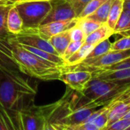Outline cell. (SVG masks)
Masks as SVG:
<instances>
[{"label":"cell","mask_w":130,"mask_h":130,"mask_svg":"<svg viewBox=\"0 0 130 130\" xmlns=\"http://www.w3.org/2000/svg\"><path fill=\"white\" fill-rule=\"evenodd\" d=\"M0 38V68H18L12 57L9 38Z\"/></svg>","instance_id":"8fae6325"},{"label":"cell","mask_w":130,"mask_h":130,"mask_svg":"<svg viewBox=\"0 0 130 130\" xmlns=\"http://www.w3.org/2000/svg\"><path fill=\"white\" fill-rule=\"evenodd\" d=\"M84 44V41H71L62 56V58L63 59V60L66 61L72 54H74L77 51H78Z\"/></svg>","instance_id":"83f0119b"},{"label":"cell","mask_w":130,"mask_h":130,"mask_svg":"<svg viewBox=\"0 0 130 130\" xmlns=\"http://www.w3.org/2000/svg\"><path fill=\"white\" fill-rule=\"evenodd\" d=\"M111 44L112 43L108 39H106L99 44H96L91 52L88 54L87 58H94V57H100L106 53H108L111 50ZM86 58V59H87Z\"/></svg>","instance_id":"7402d4cb"},{"label":"cell","mask_w":130,"mask_h":130,"mask_svg":"<svg viewBox=\"0 0 130 130\" xmlns=\"http://www.w3.org/2000/svg\"><path fill=\"white\" fill-rule=\"evenodd\" d=\"M9 2L14 3L16 2H22V1H32V0H8ZM37 1H51V0H37Z\"/></svg>","instance_id":"e575fe53"},{"label":"cell","mask_w":130,"mask_h":130,"mask_svg":"<svg viewBox=\"0 0 130 130\" xmlns=\"http://www.w3.org/2000/svg\"><path fill=\"white\" fill-rule=\"evenodd\" d=\"M107 0H91V1L85 6L81 13L79 15L78 19H82L89 16L93 13L100 6H101Z\"/></svg>","instance_id":"d4e9b609"},{"label":"cell","mask_w":130,"mask_h":130,"mask_svg":"<svg viewBox=\"0 0 130 130\" xmlns=\"http://www.w3.org/2000/svg\"><path fill=\"white\" fill-rule=\"evenodd\" d=\"M92 78V73L90 71H62L59 77V80L63 82L71 90L81 93Z\"/></svg>","instance_id":"ba28073f"},{"label":"cell","mask_w":130,"mask_h":130,"mask_svg":"<svg viewBox=\"0 0 130 130\" xmlns=\"http://www.w3.org/2000/svg\"><path fill=\"white\" fill-rule=\"evenodd\" d=\"M3 6H0V9H2V8L3 7Z\"/></svg>","instance_id":"60d3db41"},{"label":"cell","mask_w":130,"mask_h":130,"mask_svg":"<svg viewBox=\"0 0 130 130\" xmlns=\"http://www.w3.org/2000/svg\"><path fill=\"white\" fill-rule=\"evenodd\" d=\"M57 130H86L83 124L79 125H64V124H52Z\"/></svg>","instance_id":"4dcf8cb0"},{"label":"cell","mask_w":130,"mask_h":130,"mask_svg":"<svg viewBox=\"0 0 130 130\" xmlns=\"http://www.w3.org/2000/svg\"><path fill=\"white\" fill-rule=\"evenodd\" d=\"M122 100V101H124L125 103H127V104H128V105L130 106V96H128V97H126V98H125V99H123V100Z\"/></svg>","instance_id":"8d00e7d4"},{"label":"cell","mask_w":130,"mask_h":130,"mask_svg":"<svg viewBox=\"0 0 130 130\" xmlns=\"http://www.w3.org/2000/svg\"><path fill=\"white\" fill-rule=\"evenodd\" d=\"M23 22V29L38 28L51 9L50 1H22L13 3Z\"/></svg>","instance_id":"277c9868"},{"label":"cell","mask_w":130,"mask_h":130,"mask_svg":"<svg viewBox=\"0 0 130 130\" xmlns=\"http://www.w3.org/2000/svg\"><path fill=\"white\" fill-rule=\"evenodd\" d=\"M50 3L51 9L41 25L77 18L73 8L67 0H51Z\"/></svg>","instance_id":"52a82bcc"},{"label":"cell","mask_w":130,"mask_h":130,"mask_svg":"<svg viewBox=\"0 0 130 130\" xmlns=\"http://www.w3.org/2000/svg\"><path fill=\"white\" fill-rule=\"evenodd\" d=\"M94 78H99L121 84H130V68L116 71H96L92 72Z\"/></svg>","instance_id":"30bf717a"},{"label":"cell","mask_w":130,"mask_h":130,"mask_svg":"<svg viewBox=\"0 0 130 130\" xmlns=\"http://www.w3.org/2000/svg\"><path fill=\"white\" fill-rule=\"evenodd\" d=\"M36 93L18 68H0V106L9 113L33 105Z\"/></svg>","instance_id":"6da1fadb"},{"label":"cell","mask_w":130,"mask_h":130,"mask_svg":"<svg viewBox=\"0 0 130 130\" xmlns=\"http://www.w3.org/2000/svg\"><path fill=\"white\" fill-rule=\"evenodd\" d=\"M14 37L19 44L30 46L37 49H40L58 55L57 51L49 43V41L40 36V35L38 32V28L22 29L21 32L14 35Z\"/></svg>","instance_id":"8992f818"},{"label":"cell","mask_w":130,"mask_h":130,"mask_svg":"<svg viewBox=\"0 0 130 130\" xmlns=\"http://www.w3.org/2000/svg\"><path fill=\"white\" fill-rule=\"evenodd\" d=\"M10 4H12V3L9 2L8 0H0V6H7V5H10Z\"/></svg>","instance_id":"d590c367"},{"label":"cell","mask_w":130,"mask_h":130,"mask_svg":"<svg viewBox=\"0 0 130 130\" xmlns=\"http://www.w3.org/2000/svg\"><path fill=\"white\" fill-rule=\"evenodd\" d=\"M122 119H130V110L126 112V114L122 117Z\"/></svg>","instance_id":"74e56055"},{"label":"cell","mask_w":130,"mask_h":130,"mask_svg":"<svg viewBox=\"0 0 130 130\" xmlns=\"http://www.w3.org/2000/svg\"><path fill=\"white\" fill-rule=\"evenodd\" d=\"M9 114L16 130H42L46 122L41 106H36L35 104Z\"/></svg>","instance_id":"5b68a950"},{"label":"cell","mask_w":130,"mask_h":130,"mask_svg":"<svg viewBox=\"0 0 130 130\" xmlns=\"http://www.w3.org/2000/svg\"><path fill=\"white\" fill-rule=\"evenodd\" d=\"M77 24L79 25V26L82 29L85 37L87 36L88 35L91 34L92 32H93L100 25H103V24H101L98 22H96V21H94V20H93L88 17L78 19Z\"/></svg>","instance_id":"44dd1931"},{"label":"cell","mask_w":130,"mask_h":130,"mask_svg":"<svg viewBox=\"0 0 130 130\" xmlns=\"http://www.w3.org/2000/svg\"><path fill=\"white\" fill-rule=\"evenodd\" d=\"M125 130H130V125H129V126H128Z\"/></svg>","instance_id":"ab89813d"},{"label":"cell","mask_w":130,"mask_h":130,"mask_svg":"<svg viewBox=\"0 0 130 130\" xmlns=\"http://www.w3.org/2000/svg\"><path fill=\"white\" fill-rule=\"evenodd\" d=\"M128 84L93 77L80 93L82 101L85 104L93 103L106 106Z\"/></svg>","instance_id":"3957f363"},{"label":"cell","mask_w":130,"mask_h":130,"mask_svg":"<svg viewBox=\"0 0 130 130\" xmlns=\"http://www.w3.org/2000/svg\"><path fill=\"white\" fill-rule=\"evenodd\" d=\"M12 4L4 6L0 9V38H6L11 35L7 30V16L9 10Z\"/></svg>","instance_id":"603a6c76"},{"label":"cell","mask_w":130,"mask_h":130,"mask_svg":"<svg viewBox=\"0 0 130 130\" xmlns=\"http://www.w3.org/2000/svg\"><path fill=\"white\" fill-rule=\"evenodd\" d=\"M49 43L52 45L57 54L62 57L67 47L71 41L69 30L60 32L56 35L52 36L48 40Z\"/></svg>","instance_id":"9a60e30c"},{"label":"cell","mask_w":130,"mask_h":130,"mask_svg":"<svg viewBox=\"0 0 130 130\" xmlns=\"http://www.w3.org/2000/svg\"><path fill=\"white\" fill-rule=\"evenodd\" d=\"M107 106L109 108V111L108 122L106 125H109L114 122L122 119L126 112L130 110V106L120 100H112Z\"/></svg>","instance_id":"7c38bea8"},{"label":"cell","mask_w":130,"mask_h":130,"mask_svg":"<svg viewBox=\"0 0 130 130\" xmlns=\"http://www.w3.org/2000/svg\"><path fill=\"white\" fill-rule=\"evenodd\" d=\"M23 29L22 19L16 9L12 4L9 10L7 16V30L11 35H15Z\"/></svg>","instance_id":"5bb4252c"},{"label":"cell","mask_w":130,"mask_h":130,"mask_svg":"<svg viewBox=\"0 0 130 130\" xmlns=\"http://www.w3.org/2000/svg\"><path fill=\"white\" fill-rule=\"evenodd\" d=\"M42 130H57V129L53 126V125L51 123H50V122L46 121V122H45Z\"/></svg>","instance_id":"d6a6232c"},{"label":"cell","mask_w":130,"mask_h":130,"mask_svg":"<svg viewBox=\"0 0 130 130\" xmlns=\"http://www.w3.org/2000/svg\"><path fill=\"white\" fill-rule=\"evenodd\" d=\"M69 31H70V36H71L72 41H84L85 35L77 23L73 28L69 29Z\"/></svg>","instance_id":"f546056e"},{"label":"cell","mask_w":130,"mask_h":130,"mask_svg":"<svg viewBox=\"0 0 130 130\" xmlns=\"http://www.w3.org/2000/svg\"><path fill=\"white\" fill-rule=\"evenodd\" d=\"M123 8L126 9H128L130 11V0H124Z\"/></svg>","instance_id":"836d02e7"},{"label":"cell","mask_w":130,"mask_h":130,"mask_svg":"<svg viewBox=\"0 0 130 130\" xmlns=\"http://www.w3.org/2000/svg\"><path fill=\"white\" fill-rule=\"evenodd\" d=\"M122 36H123V35H130V30H128V31H125V32H122V33H121L120 34Z\"/></svg>","instance_id":"f35d334b"},{"label":"cell","mask_w":130,"mask_h":130,"mask_svg":"<svg viewBox=\"0 0 130 130\" xmlns=\"http://www.w3.org/2000/svg\"><path fill=\"white\" fill-rule=\"evenodd\" d=\"M9 41L13 60L21 73L44 81L59 80L62 73L61 67L44 60L23 48L16 41L13 35Z\"/></svg>","instance_id":"7a4b0ae2"},{"label":"cell","mask_w":130,"mask_h":130,"mask_svg":"<svg viewBox=\"0 0 130 130\" xmlns=\"http://www.w3.org/2000/svg\"><path fill=\"white\" fill-rule=\"evenodd\" d=\"M128 30H130V11L123 8L121 15L115 25L113 31L114 34L120 35Z\"/></svg>","instance_id":"ffe728a7"},{"label":"cell","mask_w":130,"mask_h":130,"mask_svg":"<svg viewBox=\"0 0 130 130\" xmlns=\"http://www.w3.org/2000/svg\"><path fill=\"white\" fill-rule=\"evenodd\" d=\"M67 1L71 4L76 15L78 18L79 15L81 13L83 9L91 0H67Z\"/></svg>","instance_id":"f1b7e54d"},{"label":"cell","mask_w":130,"mask_h":130,"mask_svg":"<svg viewBox=\"0 0 130 130\" xmlns=\"http://www.w3.org/2000/svg\"><path fill=\"white\" fill-rule=\"evenodd\" d=\"M0 130H16L11 116L7 111L1 106H0Z\"/></svg>","instance_id":"cb8c5ba5"},{"label":"cell","mask_w":130,"mask_h":130,"mask_svg":"<svg viewBox=\"0 0 130 130\" xmlns=\"http://www.w3.org/2000/svg\"><path fill=\"white\" fill-rule=\"evenodd\" d=\"M130 49V35H123L111 44L110 51H125Z\"/></svg>","instance_id":"484cf974"},{"label":"cell","mask_w":130,"mask_h":130,"mask_svg":"<svg viewBox=\"0 0 130 130\" xmlns=\"http://www.w3.org/2000/svg\"><path fill=\"white\" fill-rule=\"evenodd\" d=\"M123 3L124 0H113L112 1L108 19L106 23L112 30L114 29V27L123 10Z\"/></svg>","instance_id":"ac0fdd59"},{"label":"cell","mask_w":130,"mask_h":130,"mask_svg":"<svg viewBox=\"0 0 130 130\" xmlns=\"http://www.w3.org/2000/svg\"><path fill=\"white\" fill-rule=\"evenodd\" d=\"M112 1L113 0H107L106 2H105L101 6H100L93 13H92L87 17L101 24L106 23Z\"/></svg>","instance_id":"d6986e66"},{"label":"cell","mask_w":130,"mask_h":130,"mask_svg":"<svg viewBox=\"0 0 130 130\" xmlns=\"http://www.w3.org/2000/svg\"><path fill=\"white\" fill-rule=\"evenodd\" d=\"M112 35H114V31L105 23L100 25L93 32L86 36L84 42V44H89L95 46L100 42L108 39Z\"/></svg>","instance_id":"4fadbf2b"},{"label":"cell","mask_w":130,"mask_h":130,"mask_svg":"<svg viewBox=\"0 0 130 130\" xmlns=\"http://www.w3.org/2000/svg\"><path fill=\"white\" fill-rule=\"evenodd\" d=\"M93 47L94 45L92 44H84L78 51H77L74 54H72L65 61L64 66H73V65H76L82 62L84 60H85L87 57L88 54L91 52Z\"/></svg>","instance_id":"e0dca14e"},{"label":"cell","mask_w":130,"mask_h":130,"mask_svg":"<svg viewBox=\"0 0 130 130\" xmlns=\"http://www.w3.org/2000/svg\"><path fill=\"white\" fill-rule=\"evenodd\" d=\"M20 45L23 48H25V50L30 51L31 53L34 54L35 55L38 56V57H40L44 60L51 62V63L56 64L57 66H59V67L64 66L65 61L59 55H56V54H51V53H49V52H47V51H42L40 49H37V48H35V47H30V46L22 45V44H20Z\"/></svg>","instance_id":"2e32d148"},{"label":"cell","mask_w":130,"mask_h":130,"mask_svg":"<svg viewBox=\"0 0 130 130\" xmlns=\"http://www.w3.org/2000/svg\"><path fill=\"white\" fill-rule=\"evenodd\" d=\"M129 125L130 119H120L109 125H106L101 130H125Z\"/></svg>","instance_id":"4316f807"},{"label":"cell","mask_w":130,"mask_h":130,"mask_svg":"<svg viewBox=\"0 0 130 130\" xmlns=\"http://www.w3.org/2000/svg\"><path fill=\"white\" fill-rule=\"evenodd\" d=\"M77 22L78 18L65 21L51 22L49 23L41 25L38 28V32L41 38L45 40H48L54 35L71 29L77 23Z\"/></svg>","instance_id":"9c48e42d"},{"label":"cell","mask_w":130,"mask_h":130,"mask_svg":"<svg viewBox=\"0 0 130 130\" xmlns=\"http://www.w3.org/2000/svg\"><path fill=\"white\" fill-rule=\"evenodd\" d=\"M130 96V84H128L112 100H123L126 97Z\"/></svg>","instance_id":"1f68e13d"}]
</instances>
